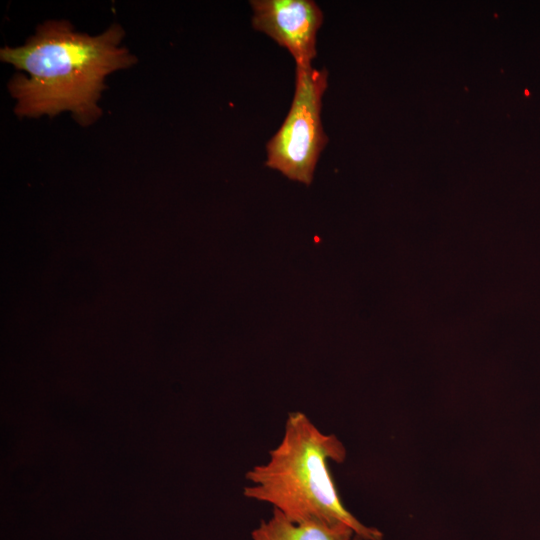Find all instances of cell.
<instances>
[{
  "label": "cell",
  "instance_id": "cell-1",
  "mask_svg": "<svg viewBox=\"0 0 540 540\" xmlns=\"http://www.w3.org/2000/svg\"><path fill=\"white\" fill-rule=\"evenodd\" d=\"M123 36L118 24L89 36L75 32L68 21L52 20L40 25L24 45L2 48L1 60L29 75L16 74L9 83L17 115L55 116L68 110L78 123H93L101 115L97 101L104 78L136 62L120 46Z\"/></svg>",
  "mask_w": 540,
  "mask_h": 540
},
{
  "label": "cell",
  "instance_id": "cell-2",
  "mask_svg": "<svg viewBox=\"0 0 540 540\" xmlns=\"http://www.w3.org/2000/svg\"><path fill=\"white\" fill-rule=\"evenodd\" d=\"M345 457V447L334 434L321 432L302 412L289 413L269 460L246 473L251 485L244 488V496L273 505L296 523L346 524L364 540H381L382 533L360 523L340 499L328 462L342 463Z\"/></svg>",
  "mask_w": 540,
  "mask_h": 540
},
{
  "label": "cell",
  "instance_id": "cell-3",
  "mask_svg": "<svg viewBox=\"0 0 540 540\" xmlns=\"http://www.w3.org/2000/svg\"><path fill=\"white\" fill-rule=\"evenodd\" d=\"M327 70L296 65L290 110L267 143L266 166L293 181L310 185L319 155L327 143L321 122Z\"/></svg>",
  "mask_w": 540,
  "mask_h": 540
},
{
  "label": "cell",
  "instance_id": "cell-4",
  "mask_svg": "<svg viewBox=\"0 0 540 540\" xmlns=\"http://www.w3.org/2000/svg\"><path fill=\"white\" fill-rule=\"evenodd\" d=\"M252 24L293 56L296 65H311L317 55V32L323 13L312 0H253Z\"/></svg>",
  "mask_w": 540,
  "mask_h": 540
},
{
  "label": "cell",
  "instance_id": "cell-5",
  "mask_svg": "<svg viewBox=\"0 0 540 540\" xmlns=\"http://www.w3.org/2000/svg\"><path fill=\"white\" fill-rule=\"evenodd\" d=\"M251 537L252 540H364L346 524L329 525L316 520L296 523L275 508L271 518L260 521Z\"/></svg>",
  "mask_w": 540,
  "mask_h": 540
}]
</instances>
